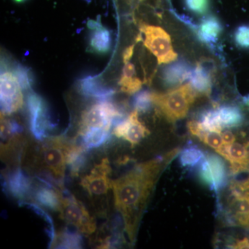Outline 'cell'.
<instances>
[{"label": "cell", "instance_id": "obj_28", "mask_svg": "<svg viewBox=\"0 0 249 249\" xmlns=\"http://www.w3.org/2000/svg\"><path fill=\"white\" fill-rule=\"evenodd\" d=\"M185 6L193 14L202 16L209 12L211 0H183Z\"/></svg>", "mask_w": 249, "mask_h": 249}, {"label": "cell", "instance_id": "obj_9", "mask_svg": "<svg viewBox=\"0 0 249 249\" xmlns=\"http://www.w3.org/2000/svg\"><path fill=\"white\" fill-rule=\"evenodd\" d=\"M223 217L226 224L249 228V197L231 193L227 205L223 210Z\"/></svg>", "mask_w": 249, "mask_h": 249}, {"label": "cell", "instance_id": "obj_38", "mask_svg": "<svg viewBox=\"0 0 249 249\" xmlns=\"http://www.w3.org/2000/svg\"><path fill=\"white\" fill-rule=\"evenodd\" d=\"M14 1L16 3H22L24 2V1H26V0H14Z\"/></svg>", "mask_w": 249, "mask_h": 249}, {"label": "cell", "instance_id": "obj_15", "mask_svg": "<svg viewBox=\"0 0 249 249\" xmlns=\"http://www.w3.org/2000/svg\"><path fill=\"white\" fill-rule=\"evenodd\" d=\"M193 69L183 59L172 62L167 65L162 71V80L165 86L173 88L182 84L183 82L189 79Z\"/></svg>", "mask_w": 249, "mask_h": 249}, {"label": "cell", "instance_id": "obj_35", "mask_svg": "<svg viewBox=\"0 0 249 249\" xmlns=\"http://www.w3.org/2000/svg\"><path fill=\"white\" fill-rule=\"evenodd\" d=\"M232 249H249V240L248 238H244L242 240L236 241L230 246Z\"/></svg>", "mask_w": 249, "mask_h": 249}, {"label": "cell", "instance_id": "obj_7", "mask_svg": "<svg viewBox=\"0 0 249 249\" xmlns=\"http://www.w3.org/2000/svg\"><path fill=\"white\" fill-rule=\"evenodd\" d=\"M21 89L12 71L6 70L1 71L0 79L1 113L11 114L22 107L23 96Z\"/></svg>", "mask_w": 249, "mask_h": 249}, {"label": "cell", "instance_id": "obj_23", "mask_svg": "<svg viewBox=\"0 0 249 249\" xmlns=\"http://www.w3.org/2000/svg\"><path fill=\"white\" fill-rule=\"evenodd\" d=\"M85 148L91 149L102 145L109 137V129L105 128L91 129L83 135Z\"/></svg>", "mask_w": 249, "mask_h": 249}, {"label": "cell", "instance_id": "obj_33", "mask_svg": "<svg viewBox=\"0 0 249 249\" xmlns=\"http://www.w3.org/2000/svg\"><path fill=\"white\" fill-rule=\"evenodd\" d=\"M188 129L192 135L197 137L199 139H200L205 132H208V131L204 130L200 123L196 120L190 121L188 123Z\"/></svg>", "mask_w": 249, "mask_h": 249}, {"label": "cell", "instance_id": "obj_31", "mask_svg": "<svg viewBox=\"0 0 249 249\" xmlns=\"http://www.w3.org/2000/svg\"><path fill=\"white\" fill-rule=\"evenodd\" d=\"M119 85H120L121 90L123 91L132 94V93L137 92L142 88V82L136 76L132 77V78L121 77Z\"/></svg>", "mask_w": 249, "mask_h": 249}, {"label": "cell", "instance_id": "obj_2", "mask_svg": "<svg viewBox=\"0 0 249 249\" xmlns=\"http://www.w3.org/2000/svg\"><path fill=\"white\" fill-rule=\"evenodd\" d=\"M197 93L190 83L180 85L165 93H152L153 104L170 122L186 117Z\"/></svg>", "mask_w": 249, "mask_h": 249}, {"label": "cell", "instance_id": "obj_22", "mask_svg": "<svg viewBox=\"0 0 249 249\" xmlns=\"http://www.w3.org/2000/svg\"><path fill=\"white\" fill-rule=\"evenodd\" d=\"M217 107V105H214L213 107L203 111L199 115L197 121L200 123L204 130L222 132L223 127L218 118Z\"/></svg>", "mask_w": 249, "mask_h": 249}, {"label": "cell", "instance_id": "obj_37", "mask_svg": "<svg viewBox=\"0 0 249 249\" xmlns=\"http://www.w3.org/2000/svg\"><path fill=\"white\" fill-rule=\"evenodd\" d=\"M242 102L243 103L244 106H246L249 109V94L242 96Z\"/></svg>", "mask_w": 249, "mask_h": 249}, {"label": "cell", "instance_id": "obj_1", "mask_svg": "<svg viewBox=\"0 0 249 249\" xmlns=\"http://www.w3.org/2000/svg\"><path fill=\"white\" fill-rule=\"evenodd\" d=\"M178 148L163 157L137 165L124 176L111 181L116 209L124 218V229L134 242L142 213L159 177L178 155Z\"/></svg>", "mask_w": 249, "mask_h": 249}, {"label": "cell", "instance_id": "obj_29", "mask_svg": "<svg viewBox=\"0 0 249 249\" xmlns=\"http://www.w3.org/2000/svg\"><path fill=\"white\" fill-rule=\"evenodd\" d=\"M235 45L242 49H249V25H241L234 31Z\"/></svg>", "mask_w": 249, "mask_h": 249}, {"label": "cell", "instance_id": "obj_39", "mask_svg": "<svg viewBox=\"0 0 249 249\" xmlns=\"http://www.w3.org/2000/svg\"><path fill=\"white\" fill-rule=\"evenodd\" d=\"M85 1H88V2H89V1H91V0H85Z\"/></svg>", "mask_w": 249, "mask_h": 249}, {"label": "cell", "instance_id": "obj_25", "mask_svg": "<svg viewBox=\"0 0 249 249\" xmlns=\"http://www.w3.org/2000/svg\"><path fill=\"white\" fill-rule=\"evenodd\" d=\"M13 73L17 78L18 83L23 90H29L32 86L33 79L31 70L21 64H18L12 70Z\"/></svg>", "mask_w": 249, "mask_h": 249}, {"label": "cell", "instance_id": "obj_19", "mask_svg": "<svg viewBox=\"0 0 249 249\" xmlns=\"http://www.w3.org/2000/svg\"><path fill=\"white\" fill-rule=\"evenodd\" d=\"M55 187L46 185L39 188L35 193L36 201L45 207L55 211H60L62 206V196Z\"/></svg>", "mask_w": 249, "mask_h": 249}, {"label": "cell", "instance_id": "obj_30", "mask_svg": "<svg viewBox=\"0 0 249 249\" xmlns=\"http://www.w3.org/2000/svg\"><path fill=\"white\" fill-rule=\"evenodd\" d=\"M199 140L204 142L206 145L213 148L216 152L220 150L224 145L221 132L208 131L203 134Z\"/></svg>", "mask_w": 249, "mask_h": 249}, {"label": "cell", "instance_id": "obj_3", "mask_svg": "<svg viewBox=\"0 0 249 249\" xmlns=\"http://www.w3.org/2000/svg\"><path fill=\"white\" fill-rule=\"evenodd\" d=\"M141 31L144 35V45L157 59L159 64L169 63L178 58L168 33L160 27L142 24Z\"/></svg>", "mask_w": 249, "mask_h": 249}, {"label": "cell", "instance_id": "obj_17", "mask_svg": "<svg viewBox=\"0 0 249 249\" xmlns=\"http://www.w3.org/2000/svg\"><path fill=\"white\" fill-rule=\"evenodd\" d=\"M218 118L223 128H235L243 124L245 116L240 108L234 105L217 107Z\"/></svg>", "mask_w": 249, "mask_h": 249}, {"label": "cell", "instance_id": "obj_16", "mask_svg": "<svg viewBox=\"0 0 249 249\" xmlns=\"http://www.w3.org/2000/svg\"><path fill=\"white\" fill-rule=\"evenodd\" d=\"M80 92L85 96L107 100L114 94V90L103 84L98 76H88L80 81Z\"/></svg>", "mask_w": 249, "mask_h": 249}, {"label": "cell", "instance_id": "obj_20", "mask_svg": "<svg viewBox=\"0 0 249 249\" xmlns=\"http://www.w3.org/2000/svg\"><path fill=\"white\" fill-rule=\"evenodd\" d=\"M93 30L89 42L91 50L100 54L107 53L110 50L111 45L110 32L103 26Z\"/></svg>", "mask_w": 249, "mask_h": 249}, {"label": "cell", "instance_id": "obj_14", "mask_svg": "<svg viewBox=\"0 0 249 249\" xmlns=\"http://www.w3.org/2000/svg\"><path fill=\"white\" fill-rule=\"evenodd\" d=\"M193 30L196 31L199 40L214 50L216 49L219 36L224 31V26L219 18L209 15L203 18L199 25H196Z\"/></svg>", "mask_w": 249, "mask_h": 249}, {"label": "cell", "instance_id": "obj_40", "mask_svg": "<svg viewBox=\"0 0 249 249\" xmlns=\"http://www.w3.org/2000/svg\"></svg>", "mask_w": 249, "mask_h": 249}, {"label": "cell", "instance_id": "obj_10", "mask_svg": "<svg viewBox=\"0 0 249 249\" xmlns=\"http://www.w3.org/2000/svg\"><path fill=\"white\" fill-rule=\"evenodd\" d=\"M215 71L214 62L211 59L202 58L196 63L188 80L197 95L210 96L212 92L213 78Z\"/></svg>", "mask_w": 249, "mask_h": 249}, {"label": "cell", "instance_id": "obj_8", "mask_svg": "<svg viewBox=\"0 0 249 249\" xmlns=\"http://www.w3.org/2000/svg\"><path fill=\"white\" fill-rule=\"evenodd\" d=\"M27 103L31 132L37 140H42L46 137L47 129L53 127L49 119L46 103L41 96L34 92L29 93Z\"/></svg>", "mask_w": 249, "mask_h": 249}, {"label": "cell", "instance_id": "obj_34", "mask_svg": "<svg viewBox=\"0 0 249 249\" xmlns=\"http://www.w3.org/2000/svg\"><path fill=\"white\" fill-rule=\"evenodd\" d=\"M221 135H222L224 145H231L235 142V135L231 131H224V132H221Z\"/></svg>", "mask_w": 249, "mask_h": 249}, {"label": "cell", "instance_id": "obj_5", "mask_svg": "<svg viewBox=\"0 0 249 249\" xmlns=\"http://www.w3.org/2000/svg\"><path fill=\"white\" fill-rule=\"evenodd\" d=\"M199 178L201 182L210 189L219 193L226 185L227 180V169L224 160L219 156L207 154L199 165Z\"/></svg>", "mask_w": 249, "mask_h": 249}, {"label": "cell", "instance_id": "obj_27", "mask_svg": "<svg viewBox=\"0 0 249 249\" xmlns=\"http://www.w3.org/2000/svg\"><path fill=\"white\" fill-rule=\"evenodd\" d=\"M19 206H24V207L26 206V207L32 210L36 214H38L39 216L43 218L46 221V222L48 224L49 230L47 231V234H48L49 240H50L49 246L51 247V246L53 245L54 240H55V230H54L53 219H52V217H51L45 211L39 208L38 206H36V204H31V203L24 202V201H21V202H19Z\"/></svg>", "mask_w": 249, "mask_h": 249}, {"label": "cell", "instance_id": "obj_24", "mask_svg": "<svg viewBox=\"0 0 249 249\" xmlns=\"http://www.w3.org/2000/svg\"><path fill=\"white\" fill-rule=\"evenodd\" d=\"M82 243L83 240L79 234L66 230L58 236L55 248L80 249L81 248Z\"/></svg>", "mask_w": 249, "mask_h": 249}, {"label": "cell", "instance_id": "obj_13", "mask_svg": "<svg viewBox=\"0 0 249 249\" xmlns=\"http://www.w3.org/2000/svg\"><path fill=\"white\" fill-rule=\"evenodd\" d=\"M113 133L119 138L130 142L134 146L145 138L149 132L139 121V111L134 110L128 117L116 124Z\"/></svg>", "mask_w": 249, "mask_h": 249}, {"label": "cell", "instance_id": "obj_21", "mask_svg": "<svg viewBox=\"0 0 249 249\" xmlns=\"http://www.w3.org/2000/svg\"><path fill=\"white\" fill-rule=\"evenodd\" d=\"M204 152L196 145H190L181 150L179 156V163L184 168H193L204 160Z\"/></svg>", "mask_w": 249, "mask_h": 249}, {"label": "cell", "instance_id": "obj_12", "mask_svg": "<svg viewBox=\"0 0 249 249\" xmlns=\"http://www.w3.org/2000/svg\"><path fill=\"white\" fill-rule=\"evenodd\" d=\"M110 172L107 160H103L99 164L91 170V173L82 179V186L84 187L90 195L102 196L107 193L111 188V181L108 178Z\"/></svg>", "mask_w": 249, "mask_h": 249}, {"label": "cell", "instance_id": "obj_6", "mask_svg": "<svg viewBox=\"0 0 249 249\" xmlns=\"http://www.w3.org/2000/svg\"><path fill=\"white\" fill-rule=\"evenodd\" d=\"M67 148L68 146L59 138L51 139L42 146V165L58 179H62L65 174Z\"/></svg>", "mask_w": 249, "mask_h": 249}, {"label": "cell", "instance_id": "obj_18", "mask_svg": "<svg viewBox=\"0 0 249 249\" xmlns=\"http://www.w3.org/2000/svg\"><path fill=\"white\" fill-rule=\"evenodd\" d=\"M8 189L18 198H25L31 191V180L20 168L15 170L8 178Z\"/></svg>", "mask_w": 249, "mask_h": 249}, {"label": "cell", "instance_id": "obj_4", "mask_svg": "<svg viewBox=\"0 0 249 249\" xmlns=\"http://www.w3.org/2000/svg\"><path fill=\"white\" fill-rule=\"evenodd\" d=\"M60 213L62 219L75 226L82 232L91 234L96 230V224L84 205L77 200L66 190H62Z\"/></svg>", "mask_w": 249, "mask_h": 249}, {"label": "cell", "instance_id": "obj_36", "mask_svg": "<svg viewBox=\"0 0 249 249\" xmlns=\"http://www.w3.org/2000/svg\"><path fill=\"white\" fill-rule=\"evenodd\" d=\"M134 45L129 46V47H127V48L125 49V50H124V55H123V57H124V63L129 62V60L132 58L134 53Z\"/></svg>", "mask_w": 249, "mask_h": 249}, {"label": "cell", "instance_id": "obj_26", "mask_svg": "<svg viewBox=\"0 0 249 249\" xmlns=\"http://www.w3.org/2000/svg\"><path fill=\"white\" fill-rule=\"evenodd\" d=\"M132 103H133L135 110L138 111L139 112H147L151 109L152 104H153L152 100V93L147 90L139 91L134 96Z\"/></svg>", "mask_w": 249, "mask_h": 249}, {"label": "cell", "instance_id": "obj_32", "mask_svg": "<svg viewBox=\"0 0 249 249\" xmlns=\"http://www.w3.org/2000/svg\"><path fill=\"white\" fill-rule=\"evenodd\" d=\"M22 130V127L14 121H6L3 124V128L1 127V132H3L4 136L19 133Z\"/></svg>", "mask_w": 249, "mask_h": 249}, {"label": "cell", "instance_id": "obj_11", "mask_svg": "<svg viewBox=\"0 0 249 249\" xmlns=\"http://www.w3.org/2000/svg\"><path fill=\"white\" fill-rule=\"evenodd\" d=\"M231 164L232 175L249 171V142H234L224 146L217 152Z\"/></svg>", "mask_w": 249, "mask_h": 249}]
</instances>
